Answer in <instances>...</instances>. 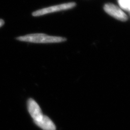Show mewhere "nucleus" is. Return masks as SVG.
<instances>
[{"instance_id":"obj_1","label":"nucleus","mask_w":130,"mask_h":130,"mask_svg":"<svg viewBox=\"0 0 130 130\" xmlns=\"http://www.w3.org/2000/svg\"><path fill=\"white\" fill-rule=\"evenodd\" d=\"M27 107L34 123L39 127L43 130H56L54 123L48 117L43 115L41 109L34 99L28 100Z\"/></svg>"},{"instance_id":"obj_2","label":"nucleus","mask_w":130,"mask_h":130,"mask_svg":"<svg viewBox=\"0 0 130 130\" xmlns=\"http://www.w3.org/2000/svg\"><path fill=\"white\" fill-rule=\"evenodd\" d=\"M21 41L31 43H58L65 41L66 39L59 36H49L44 34H28L16 38Z\"/></svg>"},{"instance_id":"obj_3","label":"nucleus","mask_w":130,"mask_h":130,"mask_svg":"<svg viewBox=\"0 0 130 130\" xmlns=\"http://www.w3.org/2000/svg\"><path fill=\"white\" fill-rule=\"evenodd\" d=\"M76 6V3L74 2H70L67 3H63L61 5H59L54 6H52L43 8V9L36 10L32 13V15L33 16H39L50 14L54 12L65 10L71 9V8L74 7Z\"/></svg>"},{"instance_id":"obj_4","label":"nucleus","mask_w":130,"mask_h":130,"mask_svg":"<svg viewBox=\"0 0 130 130\" xmlns=\"http://www.w3.org/2000/svg\"><path fill=\"white\" fill-rule=\"evenodd\" d=\"M104 10L109 15L121 21H127L128 18L124 12L119 7L112 3H107L104 6Z\"/></svg>"},{"instance_id":"obj_5","label":"nucleus","mask_w":130,"mask_h":130,"mask_svg":"<svg viewBox=\"0 0 130 130\" xmlns=\"http://www.w3.org/2000/svg\"><path fill=\"white\" fill-rule=\"evenodd\" d=\"M118 2L121 8L130 12V0H118Z\"/></svg>"},{"instance_id":"obj_6","label":"nucleus","mask_w":130,"mask_h":130,"mask_svg":"<svg viewBox=\"0 0 130 130\" xmlns=\"http://www.w3.org/2000/svg\"><path fill=\"white\" fill-rule=\"evenodd\" d=\"M5 24V21L2 19H0V27H1Z\"/></svg>"}]
</instances>
